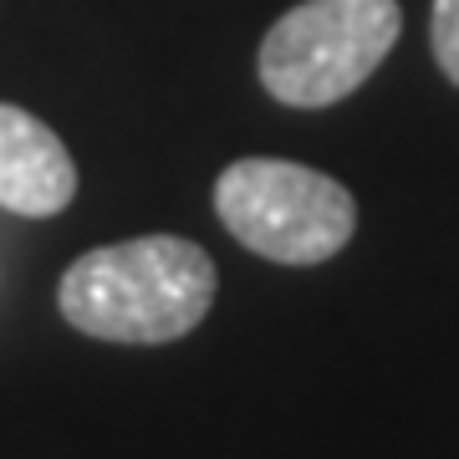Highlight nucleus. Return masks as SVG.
Listing matches in <instances>:
<instances>
[{
	"label": "nucleus",
	"instance_id": "39448f33",
	"mask_svg": "<svg viewBox=\"0 0 459 459\" xmlns=\"http://www.w3.org/2000/svg\"><path fill=\"white\" fill-rule=\"evenodd\" d=\"M429 41H434V62L444 66V77L459 87V0H434Z\"/></svg>",
	"mask_w": 459,
	"mask_h": 459
},
{
	"label": "nucleus",
	"instance_id": "7ed1b4c3",
	"mask_svg": "<svg viewBox=\"0 0 459 459\" xmlns=\"http://www.w3.org/2000/svg\"><path fill=\"white\" fill-rule=\"evenodd\" d=\"M214 210L240 246L276 265H322L358 230V204L342 184L291 159L230 164L214 184Z\"/></svg>",
	"mask_w": 459,
	"mask_h": 459
},
{
	"label": "nucleus",
	"instance_id": "20e7f679",
	"mask_svg": "<svg viewBox=\"0 0 459 459\" xmlns=\"http://www.w3.org/2000/svg\"><path fill=\"white\" fill-rule=\"evenodd\" d=\"M77 195V164L41 117L0 102V210L11 214H62Z\"/></svg>",
	"mask_w": 459,
	"mask_h": 459
},
{
	"label": "nucleus",
	"instance_id": "f257e3e1",
	"mask_svg": "<svg viewBox=\"0 0 459 459\" xmlns=\"http://www.w3.org/2000/svg\"><path fill=\"white\" fill-rule=\"evenodd\" d=\"M214 261L179 235L98 246L66 265L56 307L82 337L159 347L204 322L214 307Z\"/></svg>",
	"mask_w": 459,
	"mask_h": 459
},
{
	"label": "nucleus",
	"instance_id": "f03ea898",
	"mask_svg": "<svg viewBox=\"0 0 459 459\" xmlns=\"http://www.w3.org/2000/svg\"><path fill=\"white\" fill-rule=\"evenodd\" d=\"M398 26V0H301L261 41L265 92L286 108H332L377 72Z\"/></svg>",
	"mask_w": 459,
	"mask_h": 459
}]
</instances>
